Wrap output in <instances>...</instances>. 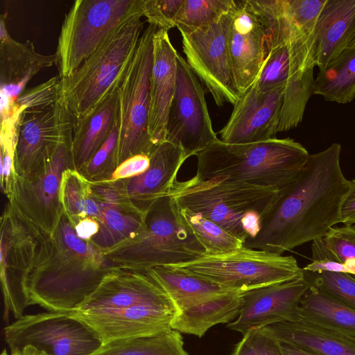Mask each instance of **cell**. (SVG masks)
I'll return each mask as SVG.
<instances>
[{"instance_id": "ee69618b", "label": "cell", "mask_w": 355, "mask_h": 355, "mask_svg": "<svg viewBox=\"0 0 355 355\" xmlns=\"http://www.w3.org/2000/svg\"><path fill=\"white\" fill-rule=\"evenodd\" d=\"M149 166V156L144 154L134 155L121 163L107 180L116 181L137 176L145 172Z\"/></svg>"}, {"instance_id": "9c48e42d", "label": "cell", "mask_w": 355, "mask_h": 355, "mask_svg": "<svg viewBox=\"0 0 355 355\" xmlns=\"http://www.w3.org/2000/svg\"><path fill=\"white\" fill-rule=\"evenodd\" d=\"M157 29L152 24L144 29L119 86L117 166L136 155L149 156L157 147L148 134V124L153 37Z\"/></svg>"}, {"instance_id": "7c38bea8", "label": "cell", "mask_w": 355, "mask_h": 355, "mask_svg": "<svg viewBox=\"0 0 355 355\" xmlns=\"http://www.w3.org/2000/svg\"><path fill=\"white\" fill-rule=\"evenodd\" d=\"M231 12L218 21L192 30L178 29L186 61L216 104L233 105L241 94L236 85L227 35Z\"/></svg>"}, {"instance_id": "f546056e", "label": "cell", "mask_w": 355, "mask_h": 355, "mask_svg": "<svg viewBox=\"0 0 355 355\" xmlns=\"http://www.w3.org/2000/svg\"><path fill=\"white\" fill-rule=\"evenodd\" d=\"M299 320L355 340V310L315 289L309 288L301 299Z\"/></svg>"}, {"instance_id": "b9f144b4", "label": "cell", "mask_w": 355, "mask_h": 355, "mask_svg": "<svg viewBox=\"0 0 355 355\" xmlns=\"http://www.w3.org/2000/svg\"><path fill=\"white\" fill-rule=\"evenodd\" d=\"M231 355H283L281 343L261 329L243 335Z\"/></svg>"}, {"instance_id": "484cf974", "label": "cell", "mask_w": 355, "mask_h": 355, "mask_svg": "<svg viewBox=\"0 0 355 355\" xmlns=\"http://www.w3.org/2000/svg\"><path fill=\"white\" fill-rule=\"evenodd\" d=\"M119 86L108 93L84 118L73 121L71 141L73 169L80 171L90 161L118 121Z\"/></svg>"}, {"instance_id": "4dcf8cb0", "label": "cell", "mask_w": 355, "mask_h": 355, "mask_svg": "<svg viewBox=\"0 0 355 355\" xmlns=\"http://www.w3.org/2000/svg\"><path fill=\"white\" fill-rule=\"evenodd\" d=\"M60 199L64 213L74 227L87 217L95 219L100 224L103 203L94 192L91 182L77 170L69 168L64 171Z\"/></svg>"}, {"instance_id": "2e32d148", "label": "cell", "mask_w": 355, "mask_h": 355, "mask_svg": "<svg viewBox=\"0 0 355 355\" xmlns=\"http://www.w3.org/2000/svg\"><path fill=\"white\" fill-rule=\"evenodd\" d=\"M67 313L85 323L104 344L115 340L151 336L171 330V322L179 312L170 302L141 304L117 310H76Z\"/></svg>"}, {"instance_id": "9a60e30c", "label": "cell", "mask_w": 355, "mask_h": 355, "mask_svg": "<svg viewBox=\"0 0 355 355\" xmlns=\"http://www.w3.org/2000/svg\"><path fill=\"white\" fill-rule=\"evenodd\" d=\"M73 129V117L59 100L50 107L24 110L17 126L15 175H30L42 169Z\"/></svg>"}, {"instance_id": "f1b7e54d", "label": "cell", "mask_w": 355, "mask_h": 355, "mask_svg": "<svg viewBox=\"0 0 355 355\" xmlns=\"http://www.w3.org/2000/svg\"><path fill=\"white\" fill-rule=\"evenodd\" d=\"M243 304V293H228L181 312L173 320L171 328L201 337L211 327L234 320Z\"/></svg>"}, {"instance_id": "8fae6325", "label": "cell", "mask_w": 355, "mask_h": 355, "mask_svg": "<svg viewBox=\"0 0 355 355\" xmlns=\"http://www.w3.org/2000/svg\"><path fill=\"white\" fill-rule=\"evenodd\" d=\"M3 334L12 354L30 345L48 355H90L102 345L85 323L61 312L23 315Z\"/></svg>"}, {"instance_id": "1f68e13d", "label": "cell", "mask_w": 355, "mask_h": 355, "mask_svg": "<svg viewBox=\"0 0 355 355\" xmlns=\"http://www.w3.org/2000/svg\"><path fill=\"white\" fill-rule=\"evenodd\" d=\"M314 94L341 104L355 98V47L319 69L315 78Z\"/></svg>"}, {"instance_id": "cb8c5ba5", "label": "cell", "mask_w": 355, "mask_h": 355, "mask_svg": "<svg viewBox=\"0 0 355 355\" xmlns=\"http://www.w3.org/2000/svg\"><path fill=\"white\" fill-rule=\"evenodd\" d=\"M91 183L94 192L103 203V211L99 230L89 241L105 252L133 236L142 225L146 212L132 205L123 193L119 180Z\"/></svg>"}, {"instance_id": "83f0119b", "label": "cell", "mask_w": 355, "mask_h": 355, "mask_svg": "<svg viewBox=\"0 0 355 355\" xmlns=\"http://www.w3.org/2000/svg\"><path fill=\"white\" fill-rule=\"evenodd\" d=\"M163 289L179 313L232 291L166 266L146 271Z\"/></svg>"}, {"instance_id": "bcb514c9", "label": "cell", "mask_w": 355, "mask_h": 355, "mask_svg": "<svg viewBox=\"0 0 355 355\" xmlns=\"http://www.w3.org/2000/svg\"><path fill=\"white\" fill-rule=\"evenodd\" d=\"M100 225L95 219L87 217L80 220L75 226V231L77 236L86 241H89L95 234H97Z\"/></svg>"}, {"instance_id": "60d3db41", "label": "cell", "mask_w": 355, "mask_h": 355, "mask_svg": "<svg viewBox=\"0 0 355 355\" xmlns=\"http://www.w3.org/2000/svg\"><path fill=\"white\" fill-rule=\"evenodd\" d=\"M61 77L53 76L43 83L25 89L16 103L24 110H40L52 107L58 100Z\"/></svg>"}, {"instance_id": "277c9868", "label": "cell", "mask_w": 355, "mask_h": 355, "mask_svg": "<svg viewBox=\"0 0 355 355\" xmlns=\"http://www.w3.org/2000/svg\"><path fill=\"white\" fill-rule=\"evenodd\" d=\"M103 253L116 269L146 272L156 266L195 260L205 250L168 193L148 207L142 225L133 236Z\"/></svg>"}, {"instance_id": "7a4b0ae2", "label": "cell", "mask_w": 355, "mask_h": 355, "mask_svg": "<svg viewBox=\"0 0 355 355\" xmlns=\"http://www.w3.org/2000/svg\"><path fill=\"white\" fill-rule=\"evenodd\" d=\"M114 268L102 251L80 239L64 213L39 245L24 285L30 305L51 312L78 309Z\"/></svg>"}, {"instance_id": "3957f363", "label": "cell", "mask_w": 355, "mask_h": 355, "mask_svg": "<svg viewBox=\"0 0 355 355\" xmlns=\"http://www.w3.org/2000/svg\"><path fill=\"white\" fill-rule=\"evenodd\" d=\"M309 153L291 138H273L247 144H227L218 139L198 153L200 180L214 178L244 182L278 190L294 181Z\"/></svg>"}, {"instance_id": "52a82bcc", "label": "cell", "mask_w": 355, "mask_h": 355, "mask_svg": "<svg viewBox=\"0 0 355 355\" xmlns=\"http://www.w3.org/2000/svg\"><path fill=\"white\" fill-rule=\"evenodd\" d=\"M143 0H76L65 15L55 52L58 75L71 76L121 24L142 15Z\"/></svg>"}, {"instance_id": "f35d334b", "label": "cell", "mask_w": 355, "mask_h": 355, "mask_svg": "<svg viewBox=\"0 0 355 355\" xmlns=\"http://www.w3.org/2000/svg\"><path fill=\"white\" fill-rule=\"evenodd\" d=\"M22 111L15 105L6 116L1 118L0 178L1 189L5 196L10 193L15 171V153L18 123Z\"/></svg>"}, {"instance_id": "836d02e7", "label": "cell", "mask_w": 355, "mask_h": 355, "mask_svg": "<svg viewBox=\"0 0 355 355\" xmlns=\"http://www.w3.org/2000/svg\"><path fill=\"white\" fill-rule=\"evenodd\" d=\"M311 260H329L355 277V227H331L321 239L311 242Z\"/></svg>"}, {"instance_id": "5bb4252c", "label": "cell", "mask_w": 355, "mask_h": 355, "mask_svg": "<svg viewBox=\"0 0 355 355\" xmlns=\"http://www.w3.org/2000/svg\"><path fill=\"white\" fill-rule=\"evenodd\" d=\"M0 266L4 319L19 318L30 306L24 285L41 240L6 203L1 216Z\"/></svg>"}, {"instance_id": "603a6c76", "label": "cell", "mask_w": 355, "mask_h": 355, "mask_svg": "<svg viewBox=\"0 0 355 355\" xmlns=\"http://www.w3.org/2000/svg\"><path fill=\"white\" fill-rule=\"evenodd\" d=\"M149 157L150 166L145 172L119 180L127 198L144 213L157 199L169 193L187 159L180 147L166 140L157 145Z\"/></svg>"}, {"instance_id": "44dd1931", "label": "cell", "mask_w": 355, "mask_h": 355, "mask_svg": "<svg viewBox=\"0 0 355 355\" xmlns=\"http://www.w3.org/2000/svg\"><path fill=\"white\" fill-rule=\"evenodd\" d=\"M170 302L166 293L146 272L116 269L77 310H117L141 304Z\"/></svg>"}, {"instance_id": "6da1fadb", "label": "cell", "mask_w": 355, "mask_h": 355, "mask_svg": "<svg viewBox=\"0 0 355 355\" xmlns=\"http://www.w3.org/2000/svg\"><path fill=\"white\" fill-rule=\"evenodd\" d=\"M341 146L309 155L299 176L279 190L261 217V228L243 246L282 254L321 239L340 223V207L351 188L340 164Z\"/></svg>"}, {"instance_id": "ffe728a7", "label": "cell", "mask_w": 355, "mask_h": 355, "mask_svg": "<svg viewBox=\"0 0 355 355\" xmlns=\"http://www.w3.org/2000/svg\"><path fill=\"white\" fill-rule=\"evenodd\" d=\"M167 31L153 37L148 131L155 146L166 140L168 117L175 91L177 55Z\"/></svg>"}, {"instance_id": "30bf717a", "label": "cell", "mask_w": 355, "mask_h": 355, "mask_svg": "<svg viewBox=\"0 0 355 355\" xmlns=\"http://www.w3.org/2000/svg\"><path fill=\"white\" fill-rule=\"evenodd\" d=\"M73 131L62 139L48 164L26 176L15 175L8 204L15 214L41 241L55 231L64 214L60 184L64 171L73 168Z\"/></svg>"}, {"instance_id": "7bdbcfd3", "label": "cell", "mask_w": 355, "mask_h": 355, "mask_svg": "<svg viewBox=\"0 0 355 355\" xmlns=\"http://www.w3.org/2000/svg\"><path fill=\"white\" fill-rule=\"evenodd\" d=\"M184 0H143L142 15L148 24L168 31L175 26V21Z\"/></svg>"}, {"instance_id": "4fadbf2b", "label": "cell", "mask_w": 355, "mask_h": 355, "mask_svg": "<svg viewBox=\"0 0 355 355\" xmlns=\"http://www.w3.org/2000/svg\"><path fill=\"white\" fill-rule=\"evenodd\" d=\"M201 81L186 60L177 55V79L166 140L180 147L188 159L218 140Z\"/></svg>"}, {"instance_id": "ba28073f", "label": "cell", "mask_w": 355, "mask_h": 355, "mask_svg": "<svg viewBox=\"0 0 355 355\" xmlns=\"http://www.w3.org/2000/svg\"><path fill=\"white\" fill-rule=\"evenodd\" d=\"M166 266L241 293L303 278L302 268L293 256L244 246Z\"/></svg>"}, {"instance_id": "c3c4849f", "label": "cell", "mask_w": 355, "mask_h": 355, "mask_svg": "<svg viewBox=\"0 0 355 355\" xmlns=\"http://www.w3.org/2000/svg\"><path fill=\"white\" fill-rule=\"evenodd\" d=\"M281 344L283 355H317L288 344Z\"/></svg>"}, {"instance_id": "d4e9b609", "label": "cell", "mask_w": 355, "mask_h": 355, "mask_svg": "<svg viewBox=\"0 0 355 355\" xmlns=\"http://www.w3.org/2000/svg\"><path fill=\"white\" fill-rule=\"evenodd\" d=\"M355 47V0H327L314 31L313 56L319 69Z\"/></svg>"}, {"instance_id": "74e56055", "label": "cell", "mask_w": 355, "mask_h": 355, "mask_svg": "<svg viewBox=\"0 0 355 355\" xmlns=\"http://www.w3.org/2000/svg\"><path fill=\"white\" fill-rule=\"evenodd\" d=\"M303 270V279L315 289L355 310V277L342 272Z\"/></svg>"}, {"instance_id": "681fc988", "label": "cell", "mask_w": 355, "mask_h": 355, "mask_svg": "<svg viewBox=\"0 0 355 355\" xmlns=\"http://www.w3.org/2000/svg\"><path fill=\"white\" fill-rule=\"evenodd\" d=\"M1 355H8L7 351L4 349ZM11 355H48L43 351H40L33 346H26L21 350L12 353Z\"/></svg>"}, {"instance_id": "d590c367", "label": "cell", "mask_w": 355, "mask_h": 355, "mask_svg": "<svg viewBox=\"0 0 355 355\" xmlns=\"http://www.w3.org/2000/svg\"><path fill=\"white\" fill-rule=\"evenodd\" d=\"M180 212L184 220L204 248L205 250L204 255L223 254L243 246V241L200 214L187 209H180Z\"/></svg>"}, {"instance_id": "5b68a950", "label": "cell", "mask_w": 355, "mask_h": 355, "mask_svg": "<svg viewBox=\"0 0 355 355\" xmlns=\"http://www.w3.org/2000/svg\"><path fill=\"white\" fill-rule=\"evenodd\" d=\"M142 17L121 24L71 76L61 78L58 100L73 121L84 118L120 85L144 31Z\"/></svg>"}, {"instance_id": "e575fe53", "label": "cell", "mask_w": 355, "mask_h": 355, "mask_svg": "<svg viewBox=\"0 0 355 355\" xmlns=\"http://www.w3.org/2000/svg\"><path fill=\"white\" fill-rule=\"evenodd\" d=\"M314 85L313 69L287 80L277 132L295 128L302 122L307 102L314 94Z\"/></svg>"}, {"instance_id": "ab89813d", "label": "cell", "mask_w": 355, "mask_h": 355, "mask_svg": "<svg viewBox=\"0 0 355 355\" xmlns=\"http://www.w3.org/2000/svg\"><path fill=\"white\" fill-rule=\"evenodd\" d=\"M119 119L110 134L90 161L79 171L91 182L107 180L116 168Z\"/></svg>"}, {"instance_id": "d6a6232c", "label": "cell", "mask_w": 355, "mask_h": 355, "mask_svg": "<svg viewBox=\"0 0 355 355\" xmlns=\"http://www.w3.org/2000/svg\"><path fill=\"white\" fill-rule=\"evenodd\" d=\"M90 355H189L179 331L119 339L102 344Z\"/></svg>"}, {"instance_id": "8992f818", "label": "cell", "mask_w": 355, "mask_h": 355, "mask_svg": "<svg viewBox=\"0 0 355 355\" xmlns=\"http://www.w3.org/2000/svg\"><path fill=\"white\" fill-rule=\"evenodd\" d=\"M279 190L244 182L214 178L200 180L195 177L175 182L169 193L180 209L200 214L245 243L242 227L248 211L262 216L274 202Z\"/></svg>"}, {"instance_id": "7dc6e473", "label": "cell", "mask_w": 355, "mask_h": 355, "mask_svg": "<svg viewBox=\"0 0 355 355\" xmlns=\"http://www.w3.org/2000/svg\"><path fill=\"white\" fill-rule=\"evenodd\" d=\"M261 217L258 212L254 211H248L243 217L242 227L248 239H253L259 233L261 228Z\"/></svg>"}, {"instance_id": "7402d4cb", "label": "cell", "mask_w": 355, "mask_h": 355, "mask_svg": "<svg viewBox=\"0 0 355 355\" xmlns=\"http://www.w3.org/2000/svg\"><path fill=\"white\" fill-rule=\"evenodd\" d=\"M55 54L42 55L29 40L19 42L9 34L6 15L0 19L1 102L15 103L28 82L39 71L56 64Z\"/></svg>"}, {"instance_id": "e0dca14e", "label": "cell", "mask_w": 355, "mask_h": 355, "mask_svg": "<svg viewBox=\"0 0 355 355\" xmlns=\"http://www.w3.org/2000/svg\"><path fill=\"white\" fill-rule=\"evenodd\" d=\"M285 85L263 92L253 83L234 105L227 123L219 132L220 140L247 144L275 138Z\"/></svg>"}, {"instance_id": "8d00e7d4", "label": "cell", "mask_w": 355, "mask_h": 355, "mask_svg": "<svg viewBox=\"0 0 355 355\" xmlns=\"http://www.w3.org/2000/svg\"><path fill=\"white\" fill-rule=\"evenodd\" d=\"M234 5L235 0H184L175 27L192 30L211 24L229 14Z\"/></svg>"}, {"instance_id": "ac0fdd59", "label": "cell", "mask_w": 355, "mask_h": 355, "mask_svg": "<svg viewBox=\"0 0 355 355\" xmlns=\"http://www.w3.org/2000/svg\"><path fill=\"white\" fill-rule=\"evenodd\" d=\"M227 42L236 85L241 96L256 80L268 53L265 28L249 0H235Z\"/></svg>"}, {"instance_id": "f6af8a7d", "label": "cell", "mask_w": 355, "mask_h": 355, "mask_svg": "<svg viewBox=\"0 0 355 355\" xmlns=\"http://www.w3.org/2000/svg\"><path fill=\"white\" fill-rule=\"evenodd\" d=\"M340 223L346 225L355 224V179L351 180V188L341 205Z\"/></svg>"}, {"instance_id": "d6986e66", "label": "cell", "mask_w": 355, "mask_h": 355, "mask_svg": "<svg viewBox=\"0 0 355 355\" xmlns=\"http://www.w3.org/2000/svg\"><path fill=\"white\" fill-rule=\"evenodd\" d=\"M309 288L302 278L245 292L243 308L227 327L244 335L253 329L298 321L299 304Z\"/></svg>"}, {"instance_id": "4316f807", "label": "cell", "mask_w": 355, "mask_h": 355, "mask_svg": "<svg viewBox=\"0 0 355 355\" xmlns=\"http://www.w3.org/2000/svg\"><path fill=\"white\" fill-rule=\"evenodd\" d=\"M261 329L282 343L317 355H355V340L300 320L275 323Z\"/></svg>"}]
</instances>
